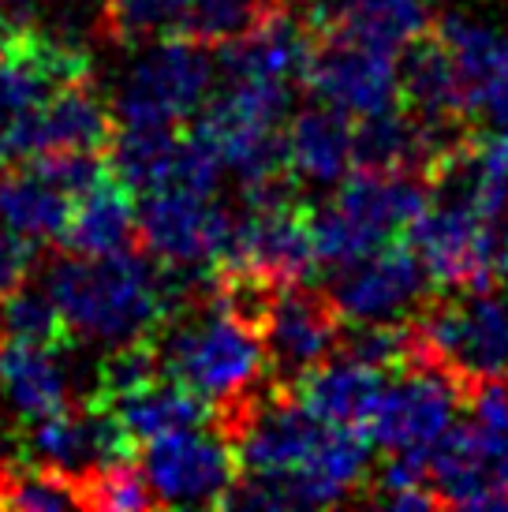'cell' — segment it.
<instances>
[{"instance_id": "obj_33", "label": "cell", "mask_w": 508, "mask_h": 512, "mask_svg": "<svg viewBox=\"0 0 508 512\" xmlns=\"http://www.w3.org/2000/svg\"><path fill=\"white\" fill-rule=\"evenodd\" d=\"M505 57H508V34H505Z\"/></svg>"}, {"instance_id": "obj_4", "label": "cell", "mask_w": 508, "mask_h": 512, "mask_svg": "<svg viewBox=\"0 0 508 512\" xmlns=\"http://www.w3.org/2000/svg\"><path fill=\"white\" fill-rule=\"evenodd\" d=\"M411 363L445 370L464 385L508 378V296L490 288H467L449 299L423 303L408 318Z\"/></svg>"}, {"instance_id": "obj_31", "label": "cell", "mask_w": 508, "mask_h": 512, "mask_svg": "<svg viewBox=\"0 0 508 512\" xmlns=\"http://www.w3.org/2000/svg\"><path fill=\"white\" fill-rule=\"evenodd\" d=\"M475 113H482L490 124H494V131H505L508 135V72L497 79L486 94L479 98V109Z\"/></svg>"}, {"instance_id": "obj_1", "label": "cell", "mask_w": 508, "mask_h": 512, "mask_svg": "<svg viewBox=\"0 0 508 512\" xmlns=\"http://www.w3.org/2000/svg\"><path fill=\"white\" fill-rule=\"evenodd\" d=\"M57 299L68 337L101 348L157 337L172 322L165 270L131 247L116 255H60L45 262V281Z\"/></svg>"}, {"instance_id": "obj_23", "label": "cell", "mask_w": 508, "mask_h": 512, "mask_svg": "<svg viewBox=\"0 0 508 512\" xmlns=\"http://www.w3.org/2000/svg\"><path fill=\"white\" fill-rule=\"evenodd\" d=\"M71 195L42 180L30 165H12L0 176V225L30 240H60L71 217Z\"/></svg>"}, {"instance_id": "obj_3", "label": "cell", "mask_w": 508, "mask_h": 512, "mask_svg": "<svg viewBox=\"0 0 508 512\" xmlns=\"http://www.w3.org/2000/svg\"><path fill=\"white\" fill-rule=\"evenodd\" d=\"M434 187L423 172H367L344 180L329 202L311 210L314 251L329 270H344L408 232L430 210Z\"/></svg>"}, {"instance_id": "obj_8", "label": "cell", "mask_w": 508, "mask_h": 512, "mask_svg": "<svg viewBox=\"0 0 508 512\" xmlns=\"http://www.w3.org/2000/svg\"><path fill=\"white\" fill-rule=\"evenodd\" d=\"M400 378L385 385L367 434L389 453H426L456 427V408L464 404V385L445 370L408 363Z\"/></svg>"}, {"instance_id": "obj_10", "label": "cell", "mask_w": 508, "mask_h": 512, "mask_svg": "<svg viewBox=\"0 0 508 512\" xmlns=\"http://www.w3.org/2000/svg\"><path fill=\"white\" fill-rule=\"evenodd\" d=\"M408 240L438 288H494L490 217L464 195H434L430 210L408 228Z\"/></svg>"}, {"instance_id": "obj_30", "label": "cell", "mask_w": 508, "mask_h": 512, "mask_svg": "<svg viewBox=\"0 0 508 512\" xmlns=\"http://www.w3.org/2000/svg\"><path fill=\"white\" fill-rule=\"evenodd\" d=\"M38 247L42 240H30L15 228H0V299L38 270Z\"/></svg>"}, {"instance_id": "obj_19", "label": "cell", "mask_w": 508, "mask_h": 512, "mask_svg": "<svg viewBox=\"0 0 508 512\" xmlns=\"http://www.w3.org/2000/svg\"><path fill=\"white\" fill-rule=\"evenodd\" d=\"M385 385H389L385 370L355 363V359L344 356H329L325 363L307 370L296 385H288V389L325 423L367 430Z\"/></svg>"}, {"instance_id": "obj_28", "label": "cell", "mask_w": 508, "mask_h": 512, "mask_svg": "<svg viewBox=\"0 0 508 512\" xmlns=\"http://www.w3.org/2000/svg\"><path fill=\"white\" fill-rule=\"evenodd\" d=\"M273 4L277 0H187L176 34H187L202 45H225L247 34Z\"/></svg>"}, {"instance_id": "obj_26", "label": "cell", "mask_w": 508, "mask_h": 512, "mask_svg": "<svg viewBox=\"0 0 508 512\" xmlns=\"http://www.w3.org/2000/svg\"><path fill=\"white\" fill-rule=\"evenodd\" d=\"M430 23H434L430 0H340L337 27L329 34H348L400 53L408 42L423 38Z\"/></svg>"}, {"instance_id": "obj_14", "label": "cell", "mask_w": 508, "mask_h": 512, "mask_svg": "<svg viewBox=\"0 0 508 512\" xmlns=\"http://www.w3.org/2000/svg\"><path fill=\"white\" fill-rule=\"evenodd\" d=\"M135 453V438L124 430L116 412L101 400H83L68 412L34 423L27 434L30 464L86 479L109 464H124Z\"/></svg>"}, {"instance_id": "obj_5", "label": "cell", "mask_w": 508, "mask_h": 512, "mask_svg": "<svg viewBox=\"0 0 508 512\" xmlns=\"http://www.w3.org/2000/svg\"><path fill=\"white\" fill-rule=\"evenodd\" d=\"M217 60L206 45L187 34H161L131 68L116 90V124H180L195 116L210 98Z\"/></svg>"}, {"instance_id": "obj_25", "label": "cell", "mask_w": 508, "mask_h": 512, "mask_svg": "<svg viewBox=\"0 0 508 512\" xmlns=\"http://www.w3.org/2000/svg\"><path fill=\"white\" fill-rule=\"evenodd\" d=\"M434 34L445 42V49H449L452 60H456V68H460V79H464V90H467V98H471V109H479L482 94L508 72L505 42H501L482 19H475V15H467V12H456V8L434 19Z\"/></svg>"}, {"instance_id": "obj_18", "label": "cell", "mask_w": 508, "mask_h": 512, "mask_svg": "<svg viewBox=\"0 0 508 512\" xmlns=\"http://www.w3.org/2000/svg\"><path fill=\"white\" fill-rule=\"evenodd\" d=\"M396 75H400V105L419 120H471L475 116L460 68L438 34L426 30L423 38L404 45L396 60Z\"/></svg>"}, {"instance_id": "obj_29", "label": "cell", "mask_w": 508, "mask_h": 512, "mask_svg": "<svg viewBox=\"0 0 508 512\" xmlns=\"http://www.w3.org/2000/svg\"><path fill=\"white\" fill-rule=\"evenodd\" d=\"M79 486H83L86 509H101V512L161 509L154 498V490H150V483H146V471H139L131 460L94 471V475L79 479Z\"/></svg>"}, {"instance_id": "obj_22", "label": "cell", "mask_w": 508, "mask_h": 512, "mask_svg": "<svg viewBox=\"0 0 508 512\" xmlns=\"http://www.w3.org/2000/svg\"><path fill=\"white\" fill-rule=\"evenodd\" d=\"M116 412V419L124 423V430L135 438V445H146V441H157L165 434H176V430H191L202 427L210 419V400H202L195 389H187L184 382L176 378H154V382L131 389L124 397L101 400Z\"/></svg>"}, {"instance_id": "obj_13", "label": "cell", "mask_w": 508, "mask_h": 512, "mask_svg": "<svg viewBox=\"0 0 508 512\" xmlns=\"http://www.w3.org/2000/svg\"><path fill=\"white\" fill-rule=\"evenodd\" d=\"M430 270L415 247H378L337 270L329 299L344 322H408L411 307H423Z\"/></svg>"}, {"instance_id": "obj_20", "label": "cell", "mask_w": 508, "mask_h": 512, "mask_svg": "<svg viewBox=\"0 0 508 512\" xmlns=\"http://www.w3.org/2000/svg\"><path fill=\"white\" fill-rule=\"evenodd\" d=\"M135 232H139V210L131 199V187L109 169L90 191H83L71 202V217L60 236V247L68 255L83 258L116 255V251L131 247Z\"/></svg>"}, {"instance_id": "obj_11", "label": "cell", "mask_w": 508, "mask_h": 512, "mask_svg": "<svg viewBox=\"0 0 508 512\" xmlns=\"http://www.w3.org/2000/svg\"><path fill=\"white\" fill-rule=\"evenodd\" d=\"M116 131V116L101 94L86 83L60 86L57 94L12 120L8 128H0V169L8 165H23L38 154H53V150H90L98 154L109 146Z\"/></svg>"}, {"instance_id": "obj_27", "label": "cell", "mask_w": 508, "mask_h": 512, "mask_svg": "<svg viewBox=\"0 0 508 512\" xmlns=\"http://www.w3.org/2000/svg\"><path fill=\"white\" fill-rule=\"evenodd\" d=\"M0 333L30 344L68 341V326H64V314L53 292L45 285H27V281L0 299Z\"/></svg>"}, {"instance_id": "obj_6", "label": "cell", "mask_w": 508, "mask_h": 512, "mask_svg": "<svg viewBox=\"0 0 508 512\" xmlns=\"http://www.w3.org/2000/svg\"><path fill=\"white\" fill-rule=\"evenodd\" d=\"M142 471L161 509L165 505H225L228 490L240 479V456H236V445L213 423V430L191 427L146 441Z\"/></svg>"}, {"instance_id": "obj_16", "label": "cell", "mask_w": 508, "mask_h": 512, "mask_svg": "<svg viewBox=\"0 0 508 512\" xmlns=\"http://www.w3.org/2000/svg\"><path fill=\"white\" fill-rule=\"evenodd\" d=\"M344 318L337 314L333 299L307 292L303 285H288L277 292L269 318L262 326L273 378L281 385H296L307 370L337 352V337Z\"/></svg>"}, {"instance_id": "obj_7", "label": "cell", "mask_w": 508, "mask_h": 512, "mask_svg": "<svg viewBox=\"0 0 508 512\" xmlns=\"http://www.w3.org/2000/svg\"><path fill=\"white\" fill-rule=\"evenodd\" d=\"M232 228L236 221L221 202L184 184L154 187L139 206L142 247L165 266H217Z\"/></svg>"}, {"instance_id": "obj_12", "label": "cell", "mask_w": 508, "mask_h": 512, "mask_svg": "<svg viewBox=\"0 0 508 512\" xmlns=\"http://www.w3.org/2000/svg\"><path fill=\"white\" fill-rule=\"evenodd\" d=\"M303 83L311 86L318 101L359 120L400 105L396 53L348 34H322L314 42Z\"/></svg>"}, {"instance_id": "obj_9", "label": "cell", "mask_w": 508, "mask_h": 512, "mask_svg": "<svg viewBox=\"0 0 508 512\" xmlns=\"http://www.w3.org/2000/svg\"><path fill=\"white\" fill-rule=\"evenodd\" d=\"M314 266L318 251H314L311 214L296 199L247 206V214L232 228L225 258L217 262V270L251 273L277 288L303 285Z\"/></svg>"}, {"instance_id": "obj_32", "label": "cell", "mask_w": 508, "mask_h": 512, "mask_svg": "<svg viewBox=\"0 0 508 512\" xmlns=\"http://www.w3.org/2000/svg\"><path fill=\"white\" fill-rule=\"evenodd\" d=\"M27 34H30V27L15 15L12 4H8V0H0V57H4L8 49H15Z\"/></svg>"}, {"instance_id": "obj_17", "label": "cell", "mask_w": 508, "mask_h": 512, "mask_svg": "<svg viewBox=\"0 0 508 512\" xmlns=\"http://www.w3.org/2000/svg\"><path fill=\"white\" fill-rule=\"evenodd\" d=\"M318 34L311 23L277 0L247 34L232 38V42L217 45V72L225 79H303L307 60L314 53Z\"/></svg>"}, {"instance_id": "obj_24", "label": "cell", "mask_w": 508, "mask_h": 512, "mask_svg": "<svg viewBox=\"0 0 508 512\" xmlns=\"http://www.w3.org/2000/svg\"><path fill=\"white\" fill-rule=\"evenodd\" d=\"M180 157V135L172 124H116L109 139V169L131 191L172 184Z\"/></svg>"}, {"instance_id": "obj_21", "label": "cell", "mask_w": 508, "mask_h": 512, "mask_svg": "<svg viewBox=\"0 0 508 512\" xmlns=\"http://www.w3.org/2000/svg\"><path fill=\"white\" fill-rule=\"evenodd\" d=\"M352 124L333 105L299 109L288 124V169L299 184L333 187L352 169Z\"/></svg>"}, {"instance_id": "obj_34", "label": "cell", "mask_w": 508, "mask_h": 512, "mask_svg": "<svg viewBox=\"0 0 508 512\" xmlns=\"http://www.w3.org/2000/svg\"><path fill=\"white\" fill-rule=\"evenodd\" d=\"M505 281H508V277H505Z\"/></svg>"}, {"instance_id": "obj_2", "label": "cell", "mask_w": 508, "mask_h": 512, "mask_svg": "<svg viewBox=\"0 0 508 512\" xmlns=\"http://www.w3.org/2000/svg\"><path fill=\"white\" fill-rule=\"evenodd\" d=\"M161 374L195 389L213 408L251 397L269 367L262 329L225 311L217 299L172 318L154 337Z\"/></svg>"}, {"instance_id": "obj_15", "label": "cell", "mask_w": 508, "mask_h": 512, "mask_svg": "<svg viewBox=\"0 0 508 512\" xmlns=\"http://www.w3.org/2000/svg\"><path fill=\"white\" fill-rule=\"evenodd\" d=\"M64 344H30L0 333V423L34 427L75 408V374Z\"/></svg>"}]
</instances>
